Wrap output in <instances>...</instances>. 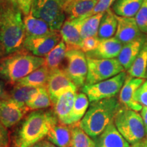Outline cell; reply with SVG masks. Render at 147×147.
I'll list each match as a JSON object with an SVG mask.
<instances>
[{"mask_svg": "<svg viewBox=\"0 0 147 147\" xmlns=\"http://www.w3.org/2000/svg\"><path fill=\"white\" fill-rule=\"evenodd\" d=\"M59 121L53 110H38L27 115L13 136L14 147H32L45 140Z\"/></svg>", "mask_w": 147, "mask_h": 147, "instance_id": "obj_1", "label": "cell"}, {"mask_svg": "<svg viewBox=\"0 0 147 147\" xmlns=\"http://www.w3.org/2000/svg\"><path fill=\"white\" fill-rule=\"evenodd\" d=\"M22 14L12 2L0 8V43L5 55L23 48L26 33Z\"/></svg>", "mask_w": 147, "mask_h": 147, "instance_id": "obj_2", "label": "cell"}, {"mask_svg": "<svg viewBox=\"0 0 147 147\" xmlns=\"http://www.w3.org/2000/svg\"><path fill=\"white\" fill-rule=\"evenodd\" d=\"M45 64V57L35 56L23 47L16 52L5 55L0 60V78L14 86L20 79Z\"/></svg>", "mask_w": 147, "mask_h": 147, "instance_id": "obj_3", "label": "cell"}, {"mask_svg": "<svg viewBox=\"0 0 147 147\" xmlns=\"http://www.w3.org/2000/svg\"><path fill=\"white\" fill-rule=\"evenodd\" d=\"M122 106L116 97L91 102L78 125L91 138L94 139L114 121Z\"/></svg>", "mask_w": 147, "mask_h": 147, "instance_id": "obj_4", "label": "cell"}, {"mask_svg": "<svg viewBox=\"0 0 147 147\" xmlns=\"http://www.w3.org/2000/svg\"><path fill=\"white\" fill-rule=\"evenodd\" d=\"M114 123L119 131L130 145L146 138L142 117L135 110L122 106L115 116Z\"/></svg>", "mask_w": 147, "mask_h": 147, "instance_id": "obj_5", "label": "cell"}, {"mask_svg": "<svg viewBox=\"0 0 147 147\" xmlns=\"http://www.w3.org/2000/svg\"><path fill=\"white\" fill-rule=\"evenodd\" d=\"M127 74L123 71L107 80L93 84H84L82 92L87 95L90 102L116 97L120 92Z\"/></svg>", "mask_w": 147, "mask_h": 147, "instance_id": "obj_6", "label": "cell"}, {"mask_svg": "<svg viewBox=\"0 0 147 147\" xmlns=\"http://www.w3.org/2000/svg\"><path fill=\"white\" fill-rule=\"evenodd\" d=\"M30 12L45 21L53 31L60 30L65 21V13L57 0H34Z\"/></svg>", "mask_w": 147, "mask_h": 147, "instance_id": "obj_7", "label": "cell"}, {"mask_svg": "<svg viewBox=\"0 0 147 147\" xmlns=\"http://www.w3.org/2000/svg\"><path fill=\"white\" fill-rule=\"evenodd\" d=\"M88 72L85 84L107 80L125 71L117 59H95L87 57Z\"/></svg>", "mask_w": 147, "mask_h": 147, "instance_id": "obj_8", "label": "cell"}, {"mask_svg": "<svg viewBox=\"0 0 147 147\" xmlns=\"http://www.w3.org/2000/svg\"><path fill=\"white\" fill-rule=\"evenodd\" d=\"M65 66L61 67L77 87L85 84L88 72L87 56L81 50L67 51Z\"/></svg>", "mask_w": 147, "mask_h": 147, "instance_id": "obj_9", "label": "cell"}, {"mask_svg": "<svg viewBox=\"0 0 147 147\" xmlns=\"http://www.w3.org/2000/svg\"><path fill=\"white\" fill-rule=\"evenodd\" d=\"M61 40L60 32L54 31L42 36H26L23 47L35 56L45 57Z\"/></svg>", "mask_w": 147, "mask_h": 147, "instance_id": "obj_10", "label": "cell"}, {"mask_svg": "<svg viewBox=\"0 0 147 147\" xmlns=\"http://www.w3.org/2000/svg\"><path fill=\"white\" fill-rule=\"evenodd\" d=\"M30 109L27 106H21L10 99L0 102V122L5 127L10 128L17 125L26 117Z\"/></svg>", "mask_w": 147, "mask_h": 147, "instance_id": "obj_11", "label": "cell"}, {"mask_svg": "<svg viewBox=\"0 0 147 147\" xmlns=\"http://www.w3.org/2000/svg\"><path fill=\"white\" fill-rule=\"evenodd\" d=\"M87 16H84L74 19L67 18L64 22L59 32L67 47V51L80 50L82 41L80 31L82 23Z\"/></svg>", "mask_w": 147, "mask_h": 147, "instance_id": "obj_12", "label": "cell"}, {"mask_svg": "<svg viewBox=\"0 0 147 147\" xmlns=\"http://www.w3.org/2000/svg\"><path fill=\"white\" fill-rule=\"evenodd\" d=\"M78 87L71 86L64 89L57 95L56 100L53 102V110L57 117L59 121L65 124L70 111L72 109L76 99Z\"/></svg>", "mask_w": 147, "mask_h": 147, "instance_id": "obj_13", "label": "cell"}, {"mask_svg": "<svg viewBox=\"0 0 147 147\" xmlns=\"http://www.w3.org/2000/svg\"><path fill=\"white\" fill-rule=\"evenodd\" d=\"M145 80L146 79L144 78L127 76L125 81L119 92V100L123 106L136 112L142 110V106L134 100V95Z\"/></svg>", "mask_w": 147, "mask_h": 147, "instance_id": "obj_14", "label": "cell"}, {"mask_svg": "<svg viewBox=\"0 0 147 147\" xmlns=\"http://www.w3.org/2000/svg\"><path fill=\"white\" fill-rule=\"evenodd\" d=\"M117 19L118 25L115 38L123 45L136 39L143 34L140 30L134 17H123L117 15Z\"/></svg>", "mask_w": 147, "mask_h": 147, "instance_id": "obj_15", "label": "cell"}, {"mask_svg": "<svg viewBox=\"0 0 147 147\" xmlns=\"http://www.w3.org/2000/svg\"><path fill=\"white\" fill-rule=\"evenodd\" d=\"M95 147H130L113 121L102 134L93 139Z\"/></svg>", "mask_w": 147, "mask_h": 147, "instance_id": "obj_16", "label": "cell"}, {"mask_svg": "<svg viewBox=\"0 0 147 147\" xmlns=\"http://www.w3.org/2000/svg\"><path fill=\"white\" fill-rule=\"evenodd\" d=\"M146 40L147 34H142L136 39L123 45L117 59L125 70H128L132 65Z\"/></svg>", "mask_w": 147, "mask_h": 147, "instance_id": "obj_17", "label": "cell"}, {"mask_svg": "<svg viewBox=\"0 0 147 147\" xmlns=\"http://www.w3.org/2000/svg\"><path fill=\"white\" fill-rule=\"evenodd\" d=\"M73 85H75L74 83L61 67L51 71L47 88L52 102L56 100L61 92Z\"/></svg>", "mask_w": 147, "mask_h": 147, "instance_id": "obj_18", "label": "cell"}, {"mask_svg": "<svg viewBox=\"0 0 147 147\" xmlns=\"http://www.w3.org/2000/svg\"><path fill=\"white\" fill-rule=\"evenodd\" d=\"M123 45L117 38L100 40L94 51L85 53L88 57L95 59H115L119 56Z\"/></svg>", "mask_w": 147, "mask_h": 147, "instance_id": "obj_19", "label": "cell"}, {"mask_svg": "<svg viewBox=\"0 0 147 147\" xmlns=\"http://www.w3.org/2000/svg\"><path fill=\"white\" fill-rule=\"evenodd\" d=\"M71 125H66L58 121L53 125L47 136V140L57 147H70Z\"/></svg>", "mask_w": 147, "mask_h": 147, "instance_id": "obj_20", "label": "cell"}, {"mask_svg": "<svg viewBox=\"0 0 147 147\" xmlns=\"http://www.w3.org/2000/svg\"><path fill=\"white\" fill-rule=\"evenodd\" d=\"M23 22L26 36H42L54 32L45 21L34 16L31 12L24 16Z\"/></svg>", "mask_w": 147, "mask_h": 147, "instance_id": "obj_21", "label": "cell"}, {"mask_svg": "<svg viewBox=\"0 0 147 147\" xmlns=\"http://www.w3.org/2000/svg\"><path fill=\"white\" fill-rule=\"evenodd\" d=\"M98 0H73L67 3L64 8L68 19H74L88 16L93 10Z\"/></svg>", "mask_w": 147, "mask_h": 147, "instance_id": "obj_22", "label": "cell"}, {"mask_svg": "<svg viewBox=\"0 0 147 147\" xmlns=\"http://www.w3.org/2000/svg\"><path fill=\"white\" fill-rule=\"evenodd\" d=\"M50 72L51 71L47 66L43 65L20 79L15 84L34 88L47 87Z\"/></svg>", "mask_w": 147, "mask_h": 147, "instance_id": "obj_23", "label": "cell"}, {"mask_svg": "<svg viewBox=\"0 0 147 147\" xmlns=\"http://www.w3.org/2000/svg\"><path fill=\"white\" fill-rule=\"evenodd\" d=\"M89 98L85 93L82 92L77 93L72 109L69 113L65 124L74 125L80 122L87 113L89 107Z\"/></svg>", "mask_w": 147, "mask_h": 147, "instance_id": "obj_24", "label": "cell"}, {"mask_svg": "<svg viewBox=\"0 0 147 147\" xmlns=\"http://www.w3.org/2000/svg\"><path fill=\"white\" fill-rule=\"evenodd\" d=\"M117 25L118 21L117 19V15L112 8L108 9L104 12L101 19L100 27L97 33V37L99 39H108L115 36Z\"/></svg>", "mask_w": 147, "mask_h": 147, "instance_id": "obj_25", "label": "cell"}, {"mask_svg": "<svg viewBox=\"0 0 147 147\" xmlns=\"http://www.w3.org/2000/svg\"><path fill=\"white\" fill-rule=\"evenodd\" d=\"M67 47L63 40L59 42L50 52L45 57V65L49 68L50 71L61 67V65L65 60Z\"/></svg>", "mask_w": 147, "mask_h": 147, "instance_id": "obj_26", "label": "cell"}, {"mask_svg": "<svg viewBox=\"0 0 147 147\" xmlns=\"http://www.w3.org/2000/svg\"><path fill=\"white\" fill-rule=\"evenodd\" d=\"M39 88H34L14 84L8 93V98L18 105L26 106L27 104L38 93Z\"/></svg>", "mask_w": 147, "mask_h": 147, "instance_id": "obj_27", "label": "cell"}, {"mask_svg": "<svg viewBox=\"0 0 147 147\" xmlns=\"http://www.w3.org/2000/svg\"><path fill=\"white\" fill-rule=\"evenodd\" d=\"M143 0H116L112 10L116 15L123 17H134L136 15Z\"/></svg>", "mask_w": 147, "mask_h": 147, "instance_id": "obj_28", "label": "cell"}, {"mask_svg": "<svg viewBox=\"0 0 147 147\" xmlns=\"http://www.w3.org/2000/svg\"><path fill=\"white\" fill-rule=\"evenodd\" d=\"M127 71L128 76L134 78H146L147 71V40L138 55L136 60Z\"/></svg>", "mask_w": 147, "mask_h": 147, "instance_id": "obj_29", "label": "cell"}, {"mask_svg": "<svg viewBox=\"0 0 147 147\" xmlns=\"http://www.w3.org/2000/svg\"><path fill=\"white\" fill-rule=\"evenodd\" d=\"M70 147H95V142L78 123L71 125Z\"/></svg>", "mask_w": 147, "mask_h": 147, "instance_id": "obj_30", "label": "cell"}, {"mask_svg": "<svg viewBox=\"0 0 147 147\" xmlns=\"http://www.w3.org/2000/svg\"><path fill=\"white\" fill-rule=\"evenodd\" d=\"M30 110L47 109L53 107V102L47 87L39 88L38 93L27 104Z\"/></svg>", "mask_w": 147, "mask_h": 147, "instance_id": "obj_31", "label": "cell"}, {"mask_svg": "<svg viewBox=\"0 0 147 147\" xmlns=\"http://www.w3.org/2000/svg\"><path fill=\"white\" fill-rule=\"evenodd\" d=\"M104 12H101L85 18L82 23L80 31V35L82 40L89 37L97 36L101 19Z\"/></svg>", "mask_w": 147, "mask_h": 147, "instance_id": "obj_32", "label": "cell"}, {"mask_svg": "<svg viewBox=\"0 0 147 147\" xmlns=\"http://www.w3.org/2000/svg\"><path fill=\"white\" fill-rule=\"evenodd\" d=\"M135 18L141 32L147 34V0H143Z\"/></svg>", "mask_w": 147, "mask_h": 147, "instance_id": "obj_33", "label": "cell"}, {"mask_svg": "<svg viewBox=\"0 0 147 147\" xmlns=\"http://www.w3.org/2000/svg\"><path fill=\"white\" fill-rule=\"evenodd\" d=\"M134 100L141 106L147 107V80L136 90L134 95Z\"/></svg>", "mask_w": 147, "mask_h": 147, "instance_id": "obj_34", "label": "cell"}, {"mask_svg": "<svg viewBox=\"0 0 147 147\" xmlns=\"http://www.w3.org/2000/svg\"><path fill=\"white\" fill-rule=\"evenodd\" d=\"M100 40L97 36L89 37V38H84L82 40L81 46H80V50L84 53H87L94 51L97 47Z\"/></svg>", "mask_w": 147, "mask_h": 147, "instance_id": "obj_35", "label": "cell"}, {"mask_svg": "<svg viewBox=\"0 0 147 147\" xmlns=\"http://www.w3.org/2000/svg\"><path fill=\"white\" fill-rule=\"evenodd\" d=\"M115 1L116 0H98L93 10L88 14V16L106 12V10L110 8V7L114 4Z\"/></svg>", "mask_w": 147, "mask_h": 147, "instance_id": "obj_36", "label": "cell"}, {"mask_svg": "<svg viewBox=\"0 0 147 147\" xmlns=\"http://www.w3.org/2000/svg\"><path fill=\"white\" fill-rule=\"evenodd\" d=\"M12 2L20 8L24 16L30 12L32 0H12Z\"/></svg>", "mask_w": 147, "mask_h": 147, "instance_id": "obj_37", "label": "cell"}, {"mask_svg": "<svg viewBox=\"0 0 147 147\" xmlns=\"http://www.w3.org/2000/svg\"><path fill=\"white\" fill-rule=\"evenodd\" d=\"M9 143V133L8 128L0 122V146H8Z\"/></svg>", "mask_w": 147, "mask_h": 147, "instance_id": "obj_38", "label": "cell"}, {"mask_svg": "<svg viewBox=\"0 0 147 147\" xmlns=\"http://www.w3.org/2000/svg\"><path fill=\"white\" fill-rule=\"evenodd\" d=\"M141 116H142L143 121H144L145 131H146V138L147 139V107L143 106L142 109L141 110Z\"/></svg>", "mask_w": 147, "mask_h": 147, "instance_id": "obj_39", "label": "cell"}, {"mask_svg": "<svg viewBox=\"0 0 147 147\" xmlns=\"http://www.w3.org/2000/svg\"><path fill=\"white\" fill-rule=\"evenodd\" d=\"M8 98V93L5 91L2 82L0 81V99L6 100Z\"/></svg>", "mask_w": 147, "mask_h": 147, "instance_id": "obj_40", "label": "cell"}, {"mask_svg": "<svg viewBox=\"0 0 147 147\" xmlns=\"http://www.w3.org/2000/svg\"><path fill=\"white\" fill-rule=\"evenodd\" d=\"M38 144L39 147H57L55 144H53V143L49 142L48 140H43L41 142L38 143Z\"/></svg>", "mask_w": 147, "mask_h": 147, "instance_id": "obj_41", "label": "cell"}, {"mask_svg": "<svg viewBox=\"0 0 147 147\" xmlns=\"http://www.w3.org/2000/svg\"><path fill=\"white\" fill-rule=\"evenodd\" d=\"M146 143H147V139L146 138L140 141V142L136 143V144L131 145L130 147H144Z\"/></svg>", "mask_w": 147, "mask_h": 147, "instance_id": "obj_42", "label": "cell"}, {"mask_svg": "<svg viewBox=\"0 0 147 147\" xmlns=\"http://www.w3.org/2000/svg\"><path fill=\"white\" fill-rule=\"evenodd\" d=\"M12 2V0H0V8Z\"/></svg>", "mask_w": 147, "mask_h": 147, "instance_id": "obj_43", "label": "cell"}, {"mask_svg": "<svg viewBox=\"0 0 147 147\" xmlns=\"http://www.w3.org/2000/svg\"><path fill=\"white\" fill-rule=\"evenodd\" d=\"M57 2L59 3V5L61 6V8L64 9V8H65L66 3H67V0H57Z\"/></svg>", "mask_w": 147, "mask_h": 147, "instance_id": "obj_44", "label": "cell"}, {"mask_svg": "<svg viewBox=\"0 0 147 147\" xmlns=\"http://www.w3.org/2000/svg\"><path fill=\"white\" fill-rule=\"evenodd\" d=\"M5 54L4 49H3L2 45H1V43H0V60H1V59L5 56Z\"/></svg>", "mask_w": 147, "mask_h": 147, "instance_id": "obj_45", "label": "cell"}, {"mask_svg": "<svg viewBox=\"0 0 147 147\" xmlns=\"http://www.w3.org/2000/svg\"><path fill=\"white\" fill-rule=\"evenodd\" d=\"M71 1H73V0H67V3H66V5H67V3H69V2H71ZM66 5H65V6H66ZM63 10H64V9H63Z\"/></svg>", "mask_w": 147, "mask_h": 147, "instance_id": "obj_46", "label": "cell"}, {"mask_svg": "<svg viewBox=\"0 0 147 147\" xmlns=\"http://www.w3.org/2000/svg\"><path fill=\"white\" fill-rule=\"evenodd\" d=\"M32 147H39V146H38V144H37L34 145V146H32Z\"/></svg>", "mask_w": 147, "mask_h": 147, "instance_id": "obj_47", "label": "cell"}, {"mask_svg": "<svg viewBox=\"0 0 147 147\" xmlns=\"http://www.w3.org/2000/svg\"><path fill=\"white\" fill-rule=\"evenodd\" d=\"M0 147H8V146H0Z\"/></svg>", "mask_w": 147, "mask_h": 147, "instance_id": "obj_48", "label": "cell"}, {"mask_svg": "<svg viewBox=\"0 0 147 147\" xmlns=\"http://www.w3.org/2000/svg\"><path fill=\"white\" fill-rule=\"evenodd\" d=\"M144 147H147V143L146 144V145H145V146Z\"/></svg>", "mask_w": 147, "mask_h": 147, "instance_id": "obj_49", "label": "cell"}, {"mask_svg": "<svg viewBox=\"0 0 147 147\" xmlns=\"http://www.w3.org/2000/svg\"><path fill=\"white\" fill-rule=\"evenodd\" d=\"M146 78H147V71H146Z\"/></svg>", "mask_w": 147, "mask_h": 147, "instance_id": "obj_50", "label": "cell"}, {"mask_svg": "<svg viewBox=\"0 0 147 147\" xmlns=\"http://www.w3.org/2000/svg\"><path fill=\"white\" fill-rule=\"evenodd\" d=\"M33 1H34V0H32V3H33Z\"/></svg>", "mask_w": 147, "mask_h": 147, "instance_id": "obj_51", "label": "cell"}, {"mask_svg": "<svg viewBox=\"0 0 147 147\" xmlns=\"http://www.w3.org/2000/svg\"><path fill=\"white\" fill-rule=\"evenodd\" d=\"M0 102H1V100H0Z\"/></svg>", "mask_w": 147, "mask_h": 147, "instance_id": "obj_52", "label": "cell"}]
</instances>
